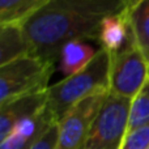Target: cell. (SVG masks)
<instances>
[{
  "instance_id": "obj_12",
  "label": "cell",
  "mask_w": 149,
  "mask_h": 149,
  "mask_svg": "<svg viewBox=\"0 0 149 149\" xmlns=\"http://www.w3.org/2000/svg\"><path fill=\"white\" fill-rule=\"evenodd\" d=\"M97 51L92 46L86 45L84 41H72L64 45L60 51V70L70 77L72 74L84 70L92 59L95 56Z\"/></svg>"
},
{
  "instance_id": "obj_6",
  "label": "cell",
  "mask_w": 149,
  "mask_h": 149,
  "mask_svg": "<svg viewBox=\"0 0 149 149\" xmlns=\"http://www.w3.org/2000/svg\"><path fill=\"white\" fill-rule=\"evenodd\" d=\"M107 94H97L85 98L65 114L64 118L58 123L59 134L55 149H81L90 126Z\"/></svg>"
},
{
  "instance_id": "obj_4",
  "label": "cell",
  "mask_w": 149,
  "mask_h": 149,
  "mask_svg": "<svg viewBox=\"0 0 149 149\" xmlns=\"http://www.w3.org/2000/svg\"><path fill=\"white\" fill-rule=\"evenodd\" d=\"M131 101L109 93L81 149H119L127 134Z\"/></svg>"
},
{
  "instance_id": "obj_7",
  "label": "cell",
  "mask_w": 149,
  "mask_h": 149,
  "mask_svg": "<svg viewBox=\"0 0 149 149\" xmlns=\"http://www.w3.org/2000/svg\"><path fill=\"white\" fill-rule=\"evenodd\" d=\"M54 124H56V122L45 107L41 113L21 120L13 131L0 141V149H30Z\"/></svg>"
},
{
  "instance_id": "obj_17",
  "label": "cell",
  "mask_w": 149,
  "mask_h": 149,
  "mask_svg": "<svg viewBox=\"0 0 149 149\" xmlns=\"http://www.w3.org/2000/svg\"><path fill=\"white\" fill-rule=\"evenodd\" d=\"M148 149H149V147H148Z\"/></svg>"
},
{
  "instance_id": "obj_13",
  "label": "cell",
  "mask_w": 149,
  "mask_h": 149,
  "mask_svg": "<svg viewBox=\"0 0 149 149\" xmlns=\"http://www.w3.org/2000/svg\"><path fill=\"white\" fill-rule=\"evenodd\" d=\"M50 0H0V25L22 26Z\"/></svg>"
},
{
  "instance_id": "obj_8",
  "label": "cell",
  "mask_w": 149,
  "mask_h": 149,
  "mask_svg": "<svg viewBox=\"0 0 149 149\" xmlns=\"http://www.w3.org/2000/svg\"><path fill=\"white\" fill-rule=\"evenodd\" d=\"M46 101L47 90L0 105V141L4 140L21 120L41 113L46 107Z\"/></svg>"
},
{
  "instance_id": "obj_16",
  "label": "cell",
  "mask_w": 149,
  "mask_h": 149,
  "mask_svg": "<svg viewBox=\"0 0 149 149\" xmlns=\"http://www.w3.org/2000/svg\"><path fill=\"white\" fill-rule=\"evenodd\" d=\"M58 134H59V126L54 124L51 126L45 135L33 145L30 149H55L56 147V141H58Z\"/></svg>"
},
{
  "instance_id": "obj_15",
  "label": "cell",
  "mask_w": 149,
  "mask_h": 149,
  "mask_svg": "<svg viewBox=\"0 0 149 149\" xmlns=\"http://www.w3.org/2000/svg\"><path fill=\"white\" fill-rule=\"evenodd\" d=\"M149 126L127 132L119 149H148Z\"/></svg>"
},
{
  "instance_id": "obj_10",
  "label": "cell",
  "mask_w": 149,
  "mask_h": 149,
  "mask_svg": "<svg viewBox=\"0 0 149 149\" xmlns=\"http://www.w3.org/2000/svg\"><path fill=\"white\" fill-rule=\"evenodd\" d=\"M130 24L126 8L118 13L106 17L101 24L98 43L106 49L111 55L116 54L130 38Z\"/></svg>"
},
{
  "instance_id": "obj_14",
  "label": "cell",
  "mask_w": 149,
  "mask_h": 149,
  "mask_svg": "<svg viewBox=\"0 0 149 149\" xmlns=\"http://www.w3.org/2000/svg\"><path fill=\"white\" fill-rule=\"evenodd\" d=\"M149 126V80L131 101L127 132Z\"/></svg>"
},
{
  "instance_id": "obj_11",
  "label": "cell",
  "mask_w": 149,
  "mask_h": 149,
  "mask_svg": "<svg viewBox=\"0 0 149 149\" xmlns=\"http://www.w3.org/2000/svg\"><path fill=\"white\" fill-rule=\"evenodd\" d=\"M29 55V46L21 25H0V65Z\"/></svg>"
},
{
  "instance_id": "obj_9",
  "label": "cell",
  "mask_w": 149,
  "mask_h": 149,
  "mask_svg": "<svg viewBox=\"0 0 149 149\" xmlns=\"http://www.w3.org/2000/svg\"><path fill=\"white\" fill-rule=\"evenodd\" d=\"M126 12L134 42L149 67V0H130Z\"/></svg>"
},
{
  "instance_id": "obj_3",
  "label": "cell",
  "mask_w": 149,
  "mask_h": 149,
  "mask_svg": "<svg viewBox=\"0 0 149 149\" xmlns=\"http://www.w3.org/2000/svg\"><path fill=\"white\" fill-rule=\"evenodd\" d=\"M54 70L55 64L33 55H25L0 65V105L46 92Z\"/></svg>"
},
{
  "instance_id": "obj_1",
  "label": "cell",
  "mask_w": 149,
  "mask_h": 149,
  "mask_svg": "<svg viewBox=\"0 0 149 149\" xmlns=\"http://www.w3.org/2000/svg\"><path fill=\"white\" fill-rule=\"evenodd\" d=\"M130 0H50L22 25L29 55L55 64L72 41L98 42L101 24L123 10Z\"/></svg>"
},
{
  "instance_id": "obj_2",
  "label": "cell",
  "mask_w": 149,
  "mask_h": 149,
  "mask_svg": "<svg viewBox=\"0 0 149 149\" xmlns=\"http://www.w3.org/2000/svg\"><path fill=\"white\" fill-rule=\"evenodd\" d=\"M110 70L111 54L101 47L84 70L64 77L47 89V113L59 123L82 100L97 94H107L110 92Z\"/></svg>"
},
{
  "instance_id": "obj_5",
  "label": "cell",
  "mask_w": 149,
  "mask_h": 149,
  "mask_svg": "<svg viewBox=\"0 0 149 149\" xmlns=\"http://www.w3.org/2000/svg\"><path fill=\"white\" fill-rule=\"evenodd\" d=\"M149 80V67L130 34L127 43L111 55L110 92L111 94L132 100Z\"/></svg>"
}]
</instances>
